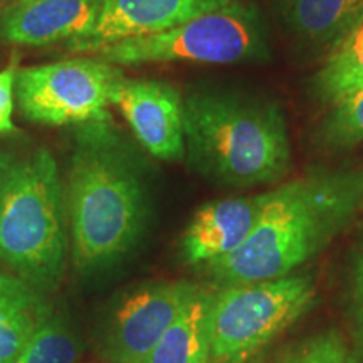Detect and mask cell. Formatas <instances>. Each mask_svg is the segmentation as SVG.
<instances>
[{
    "mask_svg": "<svg viewBox=\"0 0 363 363\" xmlns=\"http://www.w3.org/2000/svg\"><path fill=\"white\" fill-rule=\"evenodd\" d=\"M363 203V174L315 172L267 192L262 216L246 242L207 272L222 288L288 276L321 251Z\"/></svg>",
    "mask_w": 363,
    "mask_h": 363,
    "instance_id": "cell-1",
    "label": "cell"
},
{
    "mask_svg": "<svg viewBox=\"0 0 363 363\" xmlns=\"http://www.w3.org/2000/svg\"><path fill=\"white\" fill-rule=\"evenodd\" d=\"M72 259L79 271L108 267L142 234L145 195L126 145L110 118L81 125L67 184Z\"/></svg>",
    "mask_w": 363,
    "mask_h": 363,
    "instance_id": "cell-2",
    "label": "cell"
},
{
    "mask_svg": "<svg viewBox=\"0 0 363 363\" xmlns=\"http://www.w3.org/2000/svg\"><path fill=\"white\" fill-rule=\"evenodd\" d=\"M184 140L199 169L230 185L269 184L291 163L278 104L222 91H199L184 101Z\"/></svg>",
    "mask_w": 363,
    "mask_h": 363,
    "instance_id": "cell-3",
    "label": "cell"
},
{
    "mask_svg": "<svg viewBox=\"0 0 363 363\" xmlns=\"http://www.w3.org/2000/svg\"><path fill=\"white\" fill-rule=\"evenodd\" d=\"M65 214L57 163L48 150L0 162V261L35 289L61 279Z\"/></svg>",
    "mask_w": 363,
    "mask_h": 363,
    "instance_id": "cell-4",
    "label": "cell"
},
{
    "mask_svg": "<svg viewBox=\"0 0 363 363\" xmlns=\"http://www.w3.org/2000/svg\"><path fill=\"white\" fill-rule=\"evenodd\" d=\"M315 288L306 276L225 286L211 306V362L242 363L310 310Z\"/></svg>",
    "mask_w": 363,
    "mask_h": 363,
    "instance_id": "cell-5",
    "label": "cell"
},
{
    "mask_svg": "<svg viewBox=\"0 0 363 363\" xmlns=\"http://www.w3.org/2000/svg\"><path fill=\"white\" fill-rule=\"evenodd\" d=\"M262 44L257 12L238 0L163 33L108 44L94 54L113 66L170 61L230 65L256 57Z\"/></svg>",
    "mask_w": 363,
    "mask_h": 363,
    "instance_id": "cell-6",
    "label": "cell"
},
{
    "mask_svg": "<svg viewBox=\"0 0 363 363\" xmlns=\"http://www.w3.org/2000/svg\"><path fill=\"white\" fill-rule=\"evenodd\" d=\"M121 72L101 59H67L17 71L21 113L34 123L61 126L108 120L110 93Z\"/></svg>",
    "mask_w": 363,
    "mask_h": 363,
    "instance_id": "cell-7",
    "label": "cell"
},
{
    "mask_svg": "<svg viewBox=\"0 0 363 363\" xmlns=\"http://www.w3.org/2000/svg\"><path fill=\"white\" fill-rule=\"evenodd\" d=\"M201 288L189 283L148 284L118 306L108 330V352L116 363H140Z\"/></svg>",
    "mask_w": 363,
    "mask_h": 363,
    "instance_id": "cell-8",
    "label": "cell"
},
{
    "mask_svg": "<svg viewBox=\"0 0 363 363\" xmlns=\"http://www.w3.org/2000/svg\"><path fill=\"white\" fill-rule=\"evenodd\" d=\"M110 103L123 113L138 142L163 160L184 157V101L165 81L116 79Z\"/></svg>",
    "mask_w": 363,
    "mask_h": 363,
    "instance_id": "cell-9",
    "label": "cell"
},
{
    "mask_svg": "<svg viewBox=\"0 0 363 363\" xmlns=\"http://www.w3.org/2000/svg\"><path fill=\"white\" fill-rule=\"evenodd\" d=\"M234 2L238 0H99L94 26L67 48L96 52L118 40L163 33Z\"/></svg>",
    "mask_w": 363,
    "mask_h": 363,
    "instance_id": "cell-10",
    "label": "cell"
},
{
    "mask_svg": "<svg viewBox=\"0 0 363 363\" xmlns=\"http://www.w3.org/2000/svg\"><path fill=\"white\" fill-rule=\"evenodd\" d=\"M99 0H12L0 9V40L21 45L72 43L94 26Z\"/></svg>",
    "mask_w": 363,
    "mask_h": 363,
    "instance_id": "cell-11",
    "label": "cell"
},
{
    "mask_svg": "<svg viewBox=\"0 0 363 363\" xmlns=\"http://www.w3.org/2000/svg\"><path fill=\"white\" fill-rule=\"evenodd\" d=\"M267 192L225 199L201 207L182 238V254L190 264H207L234 252L259 222Z\"/></svg>",
    "mask_w": 363,
    "mask_h": 363,
    "instance_id": "cell-12",
    "label": "cell"
},
{
    "mask_svg": "<svg viewBox=\"0 0 363 363\" xmlns=\"http://www.w3.org/2000/svg\"><path fill=\"white\" fill-rule=\"evenodd\" d=\"M49 316L33 284L0 271V363H16Z\"/></svg>",
    "mask_w": 363,
    "mask_h": 363,
    "instance_id": "cell-13",
    "label": "cell"
},
{
    "mask_svg": "<svg viewBox=\"0 0 363 363\" xmlns=\"http://www.w3.org/2000/svg\"><path fill=\"white\" fill-rule=\"evenodd\" d=\"M294 35L318 48H335L363 19V0H279Z\"/></svg>",
    "mask_w": 363,
    "mask_h": 363,
    "instance_id": "cell-14",
    "label": "cell"
},
{
    "mask_svg": "<svg viewBox=\"0 0 363 363\" xmlns=\"http://www.w3.org/2000/svg\"><path fill=\"white\" fill-rule=\"evenodd\" d=\"M214 294L195 293L179 318L140 363H211V306Z\"/></svg>",
    "mask_w": 363,
    "mask_h": 363,
    "instance_id": "cell-15",
    "label": "cell"
},
{
    "mask_svg": "<svg viewBox=\"0 0 363 363\" xmlns=\"http://www.w3.org/2000/svg\"><path fill=\"white\" fill-rule=\"evenodd\" d=\"M313 84L316 96L331 106L363 88V19L331 49Z\"/></svg>",
    "mask_w": 363,
    "mask_h": 363,
    "instance_id": "cell-16",
    "label": "cell"
},
{
    "mask_svg": "<svg viewBox=\"0 0 363 363\" xmlns=\"http://www.w3.org/2000/svg\"><path fill=\"white\" fill-rule=\"evenodd\" d=\"M79 343L61 316L51 315L16 363H76Z\"/></svg>",
    "mask_w": 363,
    "mask_h": 363,
    "instance_id": "cell-17",
    "label": "cell"
},
{
    "mask_svg": "<svg viewBox=\"0 0 363 363\" xmlns=\"http://www.w3.org/2000/svg\"><path fill=\"white\" fill-rule=\"evenodd\" d=\"M321 147L347 150L363 142V88L335 104L316 131Z\"/></svg>",
    "mask_w": 363,
    "mask_h": 363,
    "instance_id": "cell-18",
    "label": "cell"
},
{
    "mask_svg": "<svg viewBox=\"0 0 363 363\" xmlns=\"http://www.w3.org/2000/svg\"><path fill=\"white\" fill-rule=\"evenodd\" d=\"M347 347L337 331H326L306 340L281 363H348Z\"/></svg>",
    "mask_w": 363,
    "mask_h": 363,
    "instance_id": "cell-19",
    "label": "cell"
},
{
    "mask_svg": "<svg viewBox=\"0 0 363 363\" xmlns=\"http://www.w3.org/2000/svg\"><path fill=\"white\" fill-rule=\"evenodd\" d=\"M17 69L13 66L0 71V133H12L16 130L12 121L13 93H16Z\"/></svg>",
    "mask_w": 363,
    "mask_h": 363,
    "instance_id": "cell-20",
    "label": "cell"
},
{
    "mask_svg": "<svg viewBox=\"0 0 363 363\" xmlns=\"http://www.w3.org/2000/svg\"><path fill=\"white\" fill-rule=\"evenodd\" d=\"M353 301H355L357 315L363 325V254L357 257L353 267Z\"/></svg>",
    "mask_w": 363,
    "mask_h": 363,
    "instance_id": "cell-21",
    "label": "cell"
},
{
    "mask_svg": "<svg viewBox=\"0 0 363 363\" xmlns=\"http://www.w3.org/2000/svg\"><path fill=\"white\" fill-rule=\"evenodd\" d=\"M12 0H0V9H4L7 6V4H11Z\"/></svg>",
    "mask_w": 363,
    "mask_h": 363,
    "instance_id": "cell-22",
    "label": "cell"
},
{
    "mask_svg": "<svg viewBox=\"0 0 363 363\" xmlns=\"http://www.w3.org/2000/svg\"><path fill=\"white\" fill-rule=\"evenodd\" d=\"M348 363H363V362H360V360H358V358H355V357H350V358H348Z\"/></svg>",
    "mask_w": 363,
    "mask_h": 363,
    "instance_id": "cell-23",
    "label": "cell"
}]
</instances>
